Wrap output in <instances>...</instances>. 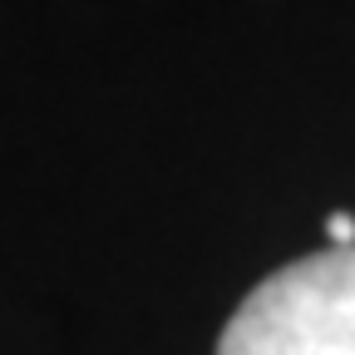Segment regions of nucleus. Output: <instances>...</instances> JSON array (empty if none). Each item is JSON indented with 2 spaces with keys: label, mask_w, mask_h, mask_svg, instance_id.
Returning a JSON list of instances; mask_svg holds the SVG:
<instances>
[{
  "label": "nucleus",
  "mask_w": 355,
  "mask_h": 355,
  "mask_svg": "<svg viewBox=\"0 0 355 355\" xmlns=\"http://www.w3.org/2000/svg\"><path fill=\"white\" fill-rule=\"evenodd\" d=\"M217 355H355V247H326L257 282Z\"/></svg>",
  "instance_id": "nucleus-1"
},
{
  "label": "nucleus",
  "mask_w": 355,
  "mask_h": 355,
  "mask_svg": "<svg viewBox=\"0 0 355 355\" xmlns=\"http://www.w3.org/2000/svg\"><path fill=\"white\" fill-rule=\"evenodd\" d=\"M326 232H331V247H355V217L350 212H331Z\"/></svg>",
  "instance_id": "nucleus-2"
}]
</instances>
